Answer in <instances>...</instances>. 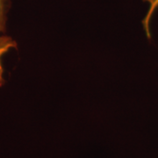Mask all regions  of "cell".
<instances>
[{"label":"cell","instance_id":"obj_1","mask_svg":"<svg viewBox=\"0 0 158 158\" xmlns=\"http://www.w3.org/2000/svg\"><path fill=\"white\" fill-rule=\"evenodd\" d=\"M12 48H17L16 41L13 39H11V37L0 35V86L4 85V83H5V80L3 77L4 69L2 67V63H1V58Z\"/></svg>","mask_w":158,"mask_h":158},{"label":"cell","instance_id":"obj_2","mask_svg":"<svg viewBox=\"0 0 158 158\" xmlns=\"http://www.w3.org/2000/svg\"><path fill=\"white\" fill-rule=\"evenodd\" d=\"M143 1L147 2L148 4L149 5V8H148L147 15H146V17H145L142 23H143V27H144V29H145V32L147 34L148 37H150L149 24H150V19L152 18L154 12L158 7V0H143Z\"/></svg>","mask_w":158,"mask_h":158},{"label":"cell","instance_id":"obj_3","mask_svg":"<svg viewBox=\"0 0 158 158\" xmlns=\"http://www.w3.org/2000/svg\"><path fill=\"white\" fill-rule=\"evenodd\" d=\"M6 3L7 0H0V33L6 31Z\"/></svg>","mask_w":158,"mask_h":158}]
</instances>
